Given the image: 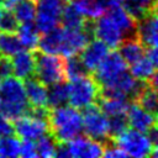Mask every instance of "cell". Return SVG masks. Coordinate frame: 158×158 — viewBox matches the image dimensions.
<instances>
[{
    "label": "cell",
    "instance_id": "6da1fadb",
    "mask_svg": "<svg viewBox=\"0 0 158 158\" xmlns=\"http://www.w3.org/2000/svg\"><path fill=\"white\" fill-rule=\"evenodd\" d=\"M47 118L49 131L58 143H64L83 132L81 112L72 105L64 104L52 107Z\"/></svg>",
    "mask_w": 158,
    "mask_h": 158
},
{
    "label": "cell",
    "instance_id": "7a4b0ae2",
    "mask_svg": "<svg viewBox=\"0 0 158 158\" xmlns=\"http://www.w3.org/2000/svg\"><path fill=\"white\" fill-rule=\"evenodd\" d=\"M23 80L17 77H7L0 80V112L10 120H16L28 111Z\"/></svg>",
    "mask_w": 158,
    "mask_h": 158
},
{
    "label": "cell",
    "instance_id": "3957f363",
    "mask_svg": "<svg viewBox=\"0 0 158 158\" xmlns=\"http://www.w3.org/2000/svg\"><path fill=\"white\" fill-rule=\"evenodd\" d=\"M114 144L118 147L126 157L147 158L157 157V146L151 141L147 132L126 127L123 131L115 135Z\"/></svg>",
    "mask_w": 158,
    "mask_h": 158
},
{
    "label": "cell",
    "instance_id": "277c9868",
    "mask_svg": "<svg viewBox=\"0 0 158 158\" xmlns=\"http://www.w3.org/2000/svg\"><path fill=\"white\" fill-rule=\"evenodd\" d=\"M67 90L68 104L79 110L94 105L100 95V86L98 81L88 74L69 79L67 84Z\"/></svg>",
    "mask_w": 158,
    "mask_h": 158
},
{
    "label": "cell",
    "instance_id": "5b68a950",
    "mask_svg": "<svg viewBox=\"0 0 158 158\" xmlns=\"http://www.w3.org/2000/svg\"><path fill=\"white\" fill-rule=\"evenodd\" d=\"M48 112L46 109H32V112L28 111L15 120L14 132L25 141H36L41 136L49 132L48 126Z\"/></svg>",
    "mask_w": 158,
    "mask_h": 158
},
{
    "label": "cell",
    "instance_id": "8992f818",
    "mask_svg": "<svg viewBox=\"0 0 158 158\" xmlns=\"http://www.w3.org/2000/svg\"><path fill=\"white\" fill-rule=\"evenodd\" d=\"M104 144L85 136H77L64 143H58L56 157L73 158H99L102 157Z\"/></svg>",
    "mask_w": 158,
    "mask_h": 158
},
{
    "label": "cell",
    "instance_id": "52a82bcc",
    "mask_svg": "<svg viewBox=\"0 0 158 158\" xmlns=\"http://www.w3.org/2000/svg\"><path fill=\"white\" fill-rule=\"evenodd\" d=\"M83 110H84V112L81 114L83 132L88 137L96 139L101 143L107 141L112 136L110 131V123L107 116L95 104Z\"/></svg>",
    "mask_w": 158,
    "mask_h": 158
},
{
    "label": "cell",
    "instance_id": "ba28073f",
    "mask_svg": "<svg viewBox=\"0 0 158 158\" xmlns=\"http://www.w3.org/2000/svg\"><path fill=\"white\" fill-rule=\"evenodd\" d=\"M36 78L43 84L52 85L63 81L64 75V59L58 54L42 53L36 57L35 63Z\"/></svg>",
    "mask_w": 158,
    "mask_h": 158
},
{
    "label": "cell",
    "instance_id": "9c48e42d",
    "mask_svg": "<svg viewBox=\"0 0 158 158\" xmlns=\"http://www.w3.org/2000/svg\"><path fill=\"white\" fill-rule=\"evenodd\" d=\"M90 40V32L86 26L80 28H59L58 27V56H78Z\"/></svg>",
    "mask_w": 158,
    "mask_h": 158
},
{
    "label": "cell",
    "instance_id": "30bf717a",
    "mask_svg": "<svg viewBox=\"0 0 158 158\" xmlns=\"http://www.w3.org/2000/svg\"><path fill=\"white\" fill-rule=\"evenodd\" d=\"M35 25L41 33L51 31L60 23V14L63 10L62 0H37Z\"/></svg>",
    "mask_w": 158,
    "mask_h": 158
},
{
    "label": "cell",
    "instance_id": "8fae6325",
    "mask_svg": "<svg viewBox=\"0 0 158 158\" xmlns=\"http://www.w3.org/2000/svg\"><path fill=\"white\" fill-rule=\"evenodd\" d=\"M94 21L95 22L91 27V33L96 40L101 41L109 48H117L126 38V35L117 26V23L107 15V12H104Z\"/></svg>",
    "mask_w": 158,
    "mask_h": 158
},
{
    "label": "cell",
    "instance_id": "7c38bea8",
    "mask_svg": "<svg viewBox=\"0 0 158 158\" xmlns=\"http://www.w3.org/2000/svg\"><path fill=\"white\" fill-rule=\"evenodd\" d=\"M141 86H142L141 81H138L128 70H126L109 84L101 86L100 90L102 91V95L106 96L130 99V98H136Z\"/></svg>",
    "mask_w": 158,
    "mask_h": 158
},
{
    "label": "cell",
    "instance_id": "4fadbf2b",
    "mask_svg": "<svg viewBox=\"0 0 158 158\" xmlns=\"http://www.w3.org/2000/svg\"><path fill=\"white\" fill-rule=\"evenodd\" d=\"M127 69L126 62L122 59L118 52H109L105 59L100 63V65L94 70L95 72V80L98 81L99 86H104L116 79L118 75L125 73Z\"/></svg>",
    "mask_w": 158,
    "mask_h": 158
},
{
    "label": "cell",
    "instance_id": "5bb4252c",
    "mask_svg": "<svg viewBox=\"0 0 158 158\" xmlns=\"http://www.w3.org/2000/svg\"><path fill=\"white\" fill-rule=\"evenodd\" d=\"M109 52L110 48L106 44H104L101 41L95 38L93 41L89 40V42L85 44V47L81 49V52L78 56L83 65L85 67L86 72H94L105 59Z\"/></svg>",
    "mask_w": 158,
    "mask_h": 158
},
{
    "label": "cell",
    "instance_id": "9a60e30c",
    "mask_svg": "<svg viewBox=\"0 0 158 158\" xmlns=\"http://www.w3.org/2000/svg\"><path fill=\"white\" fill-rule=\"evenodd\" d=\"M157 12L156 10L148 12L147 15L138 19V22H136L135 33L136 37L139 40V42L147 48V47H157Z\"/></svg>",
    "mask_w": 158,
    "mask_h": 158
},
{
    "label": "cell",
    "instance_id": "2e32d148",
    "mask_svg": "<svg viewBox=\"0 0 158 158\" xmlns=\"http://www.w3.org/2000/svg\"><path fill=\"white\" fill-rule=\"evenodd\" d=\"M126 120L128 127L142 132H148L152 127L156 126V114L143 109L138 102L128 104Z\"/></svg>",
    "mask_w": 158,
    "mask_h": 158
},
{
    "label": "cell",
    "instance_id": "e0dca14e",
    "mask_svg": "<svg viewBox=\"0 0 158 158\" xmlns=\"http://www.w3.org/2000/svg\"><path fill=\"white\" fill-rule=\"evenodd\" d=\"M12 74L22 80L32 77L35 74V63L36 57L33 56L32 51L30 49H20L12 57H10Z\"/></svg>",
    "mask_w": 158,
    "mask_h": 158
},
{
    "label": "cell",
    "instance_id": "ac0fdd59",
    "mask_svg": "<svg viewBox=\"0 0 158 158\" xmlns=\"http://www.w3.org/2000/svg\"><path fill=\"white\" fill-rule=\"evenodd\" d=\"M23 81L25 84V94L28 102V106L31 109H47L48 101H47V91L48 88L46 84L40 81L37 78H27Z\"/></svg>",
    "mask_w": 158,
    "mask_h": 158
},
{
    "label": "cell",
    "instance_id": "d6986e66",
    "mask_svg": "<svg viewBox=\"0 0 158 158\" xmlns=\"http://www.w3.org/2000/svg\"><path fill=\"white\" fill-rule=\"evenodd\" d=\"M130 67H131L130 73L141 83H149L152 79L156 78L157 62H154L149 57H147L146 53L138 60L130 64Z\"/></svg>",
    "mask_w": 158,
    "mask_h": 158
},
{
    "label": "cell",
    "instance_id": "ffe728a7",
    "mask_svg": "<svg viewBox=\"0 0 158 158\" xmlns=\"http://www.w3.org/2000/svg\"><path fill=\"white\" fill-rule=\"evenodd\" d=\"M118 48V53L122 57V59L126 62L127 65L135 63L136 60H138L146 51V47L139 42V40L136 37H126L122 43L117 47Z\"/></svg>",
    "mask_w": 158,
    "mask_h": 158
},
{
    "label": "cell",
    "instance_id": "44dd1931",
    "mask_svg": "<svg viewBox=\"0 0 158 158\" xmlns=\"http://www.w3.org/2000/svg\"><path fill=\"white\" fill-rule=\"evenodd\" d=\"M16 36L21 43V47L25 49H36L41 37V32L36 27L35 22L19 23L16 28Z\"/></svg>",
    "mask_w": 158,
    "mask_h": 158
},
{
    "label": "cell",
    "instance_id": "7402d4cb",
    "mask_svg": "<svg viewBox=\"0 0 158 158\" xmlns=\"http://www.w3.org/2000/svg\"><path fill=\"white\" fill-rule=\"evenodd\" d=\"M107 15L117 23V26L122 30V32L126 35V37H130L135 33L136 28V19L122 6H115L110 7Z\"/></svg>",
    "mask_w": 158,
    "mask_h": 158
},
{
    "label": "cell",
    "instance_id": "603a6c76",
    "mask_svg": "<svg viewBox=\"0 0 158 158\" xmlns=\"http://www.w3.org/2000/svg\"><path fill=\"white\" fill-rule=\"evenodd\" d=\"M99 107L107 117H115V116H122L126 115L128 101L127 99L117 98V96H106L102 95L100 99Z\"/></svg>",
    "mask_w": 158,
    "mask_h": 158
},
{
    "label": "cell",
    "instance_id": "cb8c5ba5",
    "mask_svg": "<svg viewBox=\"0 0 158 158\" xmlns=\"http://www.w3.org/2000/svg\"><path fill=\"white\" fill-rule=\"evenodd\" d=\"M157 79H153L152 81L147 83L146 85L142 84L139 91L137 93V102L146 110L154 112L157 110Z\"/></svg>",
    "mask_w": 158,
    "mask_h": 158
},
{
    "label": "cell",
    "instance_id": "d4e9b609",
    "mask_svg": "<svg viewBox=\"0 0 158 158\" xmlns=\"http://www.w3.org/2000/svg\"><path fill=\"white\" fill-rule=\"evenodd\" d=\"M73 5L85 20H95L106 10L101 0H73Z\"/></svg>",
    "mask_w": 158,
    "mask_h": 158
},
{
    "label": "cell",
    "instance_id": "484cf974",
    "mask_svg": "<svg viewBox=\"0 0 158 158\" xmlns=\"http://www.w3.org/2000/svg\"><path fill=\"white\" fill-rule=\"evenodd\" d=\"M60 22L63 23V27L67 28H80L86 26V20L73 5V2H69L68 5L63 6L60 14Z\"/></svg>",
    "mask_w": 158,
    "mask_h": 158
},
{
    "label": "cell",
    "instance_id": "4316f807",
    "mask_svg": "<svg viewBox=\"0 0 158 158\" xmlns=\"http://www.w3.org/2000/svg\"><path fill=\"white\" fill-rule=\"evenodd\" d=\"M19 23L33 22L36 15V5L33 0H20L10 9Z\"/></svg>",
    "mask_w": 158,
    "mask_h": 158
},
{
    "label": "cell",
    "instance_id": "83f0119b",
    "mask_svg": "<svg viewBox=\"0 0 158 158\" xmlns=\"http://www.w3.org/2000/svg\"><path fill=\"white\" fill-rule=\"evenodd\" d=\"M122 6L136 19L147 15L148 12L156 10L157 0H123Z\"/></svg>",
    "mask_w": 158,
    "mask_h": 158
},
{
    "label": "cell",
    "instance_id": "f1b7e54d",
    "mask_svg": "<svg viewBox=\"0 0 158 158\" xmlns=\"http://www.w3.org/2000/svg\"><path fill=\"white\" fill-rule=\"evenodd\" d=\"M48 91H47V101L49 107H56L60 106L64 104H68V90H67V84L63 81L48 85Z\"/></svg>",
    "mask_w": 158,
    "mask_h": 158
},
{
    "label": "cell",
    "instance_id": "f546056e",
    "mask_svg": "<svg viewBox=\"0 0 158 158\" xmlns=\"http://www.w3.org/2000/svg\"><path fill=\"white\" fill-rule=\"evenodd\" d=\"M20 49H22V47L16 33L0 31V56L10 58Z\"/></svg>",
    "mask_w": 158,
    "mask_h": 158
},
{
    "label": "cell",
    "instance_id": "4dcf8cb0",
    "mask_svg": "<svg viewBox=\"0 0 158 158\" xmlns=\"http://www.w3.org/2000/svg\"><path fill=\"white\" fill-rule=\"evenodd\" d=\"M57 146H58V142L52 135H49V132L41 136L38 139L35 141L37 157H43V158L56 157Z\"/></svg>",
    "mask_w": 158,
    "mask_h": 158
},
{
    "label": "cell",
    "instance_id": "1f68e13d",
    "mask_svg": "<svg viewBox=\"0 0 158 158\" xmlns=\"http://www.w3.org/2000/svg\"><path fill=\"white\" fill-rule=\"evenodd\" d=\"M21 141L12 136H5L0 139V158H15L20 156Z\"/></svg>",
    "mask_w": 158,
    "mask_h": 158
},
{
    "label": "cell",
    "instance_id": "d6a6232c",
    "mask_svg": "<svg viewBox=\"0 0 158 158\" xmlns=\"http://www.w3.org/2000/svg\"><path fill=\"white\" fill-rule=\"evenodd\" d=\"M84 74H86V69L83 65V63L78 56L68 57L64 60V75H65V78H68V80L78 78Z\"/></svg>",
    "mask_w": 158,
    "mask_h": 158
},
{
    "label": "cell",
    "instance_id": "836d02e7",
    "mask_svg": "<svg viewBox=\"0 0 158 158\" xmlns=\"http://www.w3.org/2000/svg\"><path fill=\"white\" fill-rule=\"evenodd\" d=\"M17 26H19V22L15 19L12 11L10 9L4 7L1 16H0V31L14 32V31H16Z\"/></svg>",
    "mask_w": 158,
    "mask_h": 158
},
{
    "label": "cell",
    "instance_id": "e575fe53",
    "mask_svg": "<svg viewBox=\"0 0 158 158\" xmlns=\"http://www.w3.org/2000/svg\"><path fill=\"white\" fill-rule=\"evenodd\" d=\"M19 157H23V158H35V157H37L35 142L22 139L21 146H20V156Z\"/></svg>",
    "mask_w": 158,
    "mask_h": 158
},
{
    "label": "cell",
    "instance_id": "d590c367",
    "mask_svg": "<svg viewBox=\"0 0 158 158\" xmlns=\"http://www.w3.org/2000/svg\"><path fill=\"white\" fill-rule=\"evenodd\" d=\"M12 132H14V125L11 120L0 112V139L5 136L12 135Z\"/></svg>",
    "mask_w": 158,
    "mask_h": 158
},
{
    "label": "cell",
    "instance_id": "8d00e7d4",
    "mask_svg": "<svg viewBox=\"0 0 158 158\" xmlns=\"http://www.w3.org/2000/svg\"><path fill=\"white\" fill-rule=\"evenodd\" d=\"M10 75H12L10 58L5 57V56H0V80L4 78H7Z\"/></svg>",
    "mask_w": 158,
    "mask_h": 158
},
{
    "label": "cell",
    "instance_id": "74e56055",
    "mask_svg": "<svg viewBox=\"0 0 158 158\" xmlns=\"http://www.w3.org/2000/svg\"><path fill=\"white\" fill-rule=\"evenodd\" d=\"M102 156L106 157V158H123L126 157L125 153L118 148L116 147L115 144L114 146H107V147H104V152H102Z\"/></svg>",
    "mask_w": 158,
    "mask_h": 158
},
{
    "label": "cell",
    "instance_id": "f35d334b",
    "mask_svg": "<svg viewBox=\"0 0 158 158\" xmlns=\"http://www.w3.org/2000/svg\"><path fill=\"white\" fill-rule=\"evenodd\" d=\"M101 1H102V4L105 5L106 9H110V7H115V6L122 5L123 0H101Z\"/></svg>",
    "mask_w": 158,
    "mask_h": 158
},
{
    "label": "cell",
    "instance_id": "ab89813d",
    "mask_svg": "<svg viewBox=\"0 0 158 158\" xmlns=\"http://www.w3.org/2000/svg\"><path fill=\"white\" fill-rule=\"evenodd\" d=\"M17 1H20V0H1V2H2V6L4 7H6V9H11Z\"/></svg>",
    "mask_w": 158,
    "mask_h": 158
},
{
    "label": "cell",
    "instance_id": "60d3db41",
    "mask_svg": "<svg viewBox=\"0 0 158 158\" xmlns=\"http://www.w3.org/2000/svg\"><path fill=\"white\" fill-rule=\"evenodd\" d=\"M2 10H4V6H2V4H0V16H1V12H2Z\"/></svg>",
    "mask_w": 158,
    "mask_h": 158
},
{
    "label": "cell",
    "instance_id": "b9f144b4",
    "mask_svg": "<svg viewBox=\"0 0 158 158\" xmlns=\"http://www.w3.org/2000/svg\"><path fill=\"white\" fill-rule=\"evenodd\" d=\"M63 2H67V4H69V2H73V0H62Z\"/></svg>",
    "mask_w": 158,
    "mask_h": 158
}]
</instances>
